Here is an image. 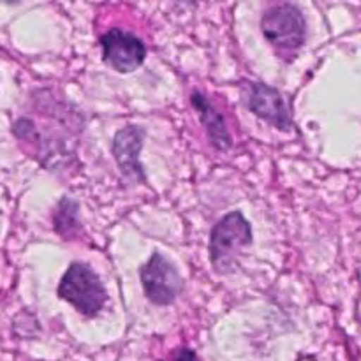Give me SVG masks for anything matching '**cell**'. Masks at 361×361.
Wrapping results in <instances>:
<instances>
[{
    "mask_svg": "<svg viewBox=\"0 0 361 361\" xmlns=\"http://www.w3.org/2000/svg\"><path fill=\"white\" fill-rule=\"evenodd\" d=\"M263 32L281 51H295L305 39V20L295 6L282 4L264 14Z\"/></svg>",
    "mask_w": 361,
    "mask_h": 361,
    "instance_id": "obj_3",
    "label": "cell"
},
{
    "mask_svg": "<svg viewBox=\"0 0 361 361\" xmlns=\"http://www.w3.org/2000/svg\"><path fill=\"white\" fill-rule=\"evenodd\" d=\"M104 60L118 73H133L143 63L147 48L140 37L122 28H111L101 39Z\"/></svg>",
    "mask_w": 361,
    "mask_h": 361,
    "instance_id": "obj_4",
    "label": "cell"
},
{
    "mask_svg": "<svg viewBox=\"0 0 361 361\" xmlns=\"http://www.w3.org/2000/svg\"><path fill=\"white\" fill-rule=\"evenodd\" d=\"M143 145V133L137 127H126L118 130L113 141V152L122 171L130 178L140 180L143 176L141 166L137 162V154Z\"/></svg>",
    "mask_w": 361,
    "mask_h": 361,
    "instance_id": "obj_7",
    "label": "cell"
},
{
    "mask_svg": "<svg viewBox=\"0 0 361 361\" xmlns=\"http://www.w3.org/2000/svg\"><path fill=\"white\" fill-rule=\"evenodd\" d=\"M192 104L194 108L200 111L201 122H203L204 127H207L212 143H214L219 150H226V148H229L231 140H229L228 129H226L221 115L212 108L210 102H208L203 95L196 92V94H192Z\"/></svg>",
    "mask_w": 361,
    "mask_h": 361,
    "instance_id": "obj_8",
    "label": "cell"
},
{
    "mask_svg": "<svg viewBox=\"0 0 361 361\" xmlns=\"http://www.w3.org/2000/svg\"><path fill=\"white\" fill-rule=\"evenodd\" d=\"M59 295L85 316L99 314L108 300L101 279L87 264L81 263L71 264L59 286Z\"/></svg>",
    "mask_w": 361,
    "mask_h": 361,
    "instance_id": "obj_1",
    "label": "cell"
},
{
    "mask_svg": "<svg viewBox=\"0 0 361 361\" xmlns=\"http://www.w3.org/2000/svg\"><path fill=\"white\" fill-rule=\"evenodd\" d=\"M252 242L249 222L240 212L226 215L214 228L210 236V259L219 271H224L235 264L245 247Z\"/></svg>",
    "mask_w": 361,
    "mask_h": 361,
    "instance_id": "obj_2",
    "label": "cell"
},
{
    "mask_svg": "<svg viewBox=\"0 0 361 361\" xmlns=\"http://www.w3.org/2000/svg\"><path fill=\"white\" fill-rule=\"evenodd\" d=\"M176 361H197V358L192 351H189V349H183V351H180Z\"/></svg>",
    "mask_w": 361,
    "mask_h": 361,
    "instance_id": "obj_9",
    "label": "cell"
},
{
    "mask_svg": "<svg viewBox=\"0 0 361 361\" xmlns=\"http://www.w3.org/2000/svg\"><path fill=\"white\" fill-rule=\"evenodd\" d=\"M141 282L145 295L155 305H168L178 296L182 289L180 275L161 254H154L147 264L141 268Z\"/></svg>",
    "mask_w": 361,
    "mask_h": 361,
    "instance_id": "obj_5",
    "label": "cell"
},
{
    "mask_svg": "<svg viewBox=\"0 0 361 361\" xmlns=\"http://www.w3.org/2000/svg\"><path fill=\"white\" fill-rule=\"evenodd\" d=\"M245 101L247 106L259 118L267 120L268 123L275 126L277 129L288 130L291 127V118H289L284 101H282V95L275 88L261 83L249 85L245 88Z\"/></svg>",
    "mask_w": 361,
    "mask_h": 361,
    "instance_id": "obj_6",
    "label": "cell"
}]
</instances>
